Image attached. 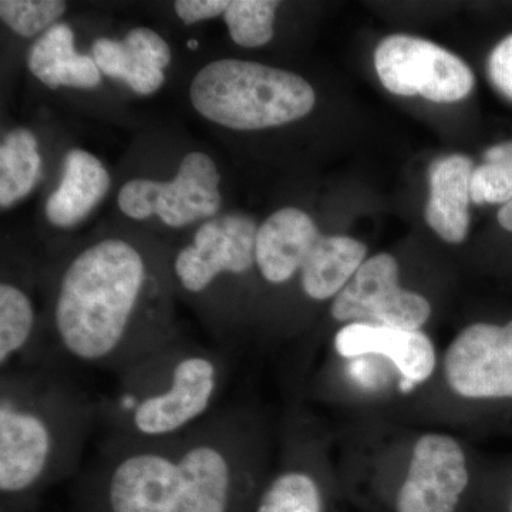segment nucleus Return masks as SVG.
Returning a JSON list of instances; mask_svg holds the SVG:
<instances>
[{"instance_id":"a878e982","label":"nucleus","mask_w":512,"mask_h":512,"mask_svg":"<svg viewBox=\"0 0 512 512\" xmlns=\"http://www.w3.org/2000/svg\"><path fill=\"white\" fill-rule=\"evenodd\" d=\"M498 222H500L501 227L512 232V201L505 204L498 212Z\"/></svg>"},{"instance_id":"f257e3e1","label":"nucleus","mask_w":512,"mask_h":512,"mask_svg":"<svg viewBox=\"0 0 512 512\" xmlns=\"http://www.w3.org/2000/svg\"><path fill=\"white\" fill-rule=\"evenodd\" d=\"M168 262L124 237H103L67 256L50 278L47 360L63 357L119 372L180 338Z\"/></svg>"},{"instance_id":"4468645a","label":"nucleus","mask_w":512,"mask_h":512,"mask_svg":"<svg viewBox=\"0 0 512 512\" xmlns=\"http://www.w3.org/2000/svg\"><path fill=\"white\" fill-rule=\"evenodd\" d=\"M322 237L311 215L286 207L262 222L256 235V269L266 284L282 286L301 274Z\"/></svg>"},{"instance_id":"412c9836","label":"nucleus","mask_w":512,"mask_h":512,"mask_svg":"<svg viewBox=\"0 0 512 512\" xmlns=\"http://www.w3.org/2000/svg\"><path fill=\"white\" fill-rule=\"evenodd\" d=\"M278 8L274 0H229L222 18L232 42L247 49L271 42Z\"/></svg>"},{"instance_id":"423d86ee","label":"nucleus","mask_w":512,"mask_h":512,"mask_svg":"<svg viewBox=\"0 0 512 512\" xmlns=\"http://www.w3.org/2000/svg\"><path fill=\"white\" fill-rule=\"evenodd\" d=\"M194 110L217 126L265 130L301 120L315 107V90L298 74L258 62L218 59L190 84Z\"/></svg>"},{"instance_id":"5701e85b","label":"nucleus","mask_w":512,"mask_h":512,"mask_svg":"<svg viewBox=\"0 0 512 512\" xmlns=\"http://www.w3.org/2000/svg\"><path fill=\"white\" fill-rule=\"evenodd\" d=\"M67 10L62 0H2L0 18L12 32L25 39L43 35L59 23Z\"/></svg>"},{"instance_id":"f8f14e48","label":"nucleus","mask_w":512,"mask_h":512,"mask_svg":"<svg viewBox=\"0 0 512 512\" xmlns=\"http://www.w3.org/2000/svg\"><path fill=\"white\" fill-rule=\"evenodd\" d=\"M92 56L104 76L121 80L140 96L164 86L165 70L173 60L167 40L150 28L128 30L123 40L100 37L94 40Z\"/></svg>"},{"instance_id":"6e6552de","label":"nucleus","mask_w":512,"mask_h":512,"mask_svg":"<svg viewBox=\"0 0 512 512\" xmlns=\"http://www.w3.org/2000/svg\"><path fill=\"white\" fill-rule=\"evenodd\" d=\"M375 67L383 86L397 96L453 103L474 87V74L460 57L420 37H386L377 46Z\"/></svg>"},{"instance_id":"9d476101","label":"nucleus","mask_w":512,"mask_h":512,"mask_svg":"<svg viewBox=\"0 0 512 512\" xmlns=\"http://www.w3.org/2000/svg\"><path fill=\"white\" fill-rule=\"evenodd\" d=\"M444 375L464 399H512V319L461 330L444 356Z\"/></svg>"},{"instance_id":"0eeeda50","label":"nucleus","mask_w":512,"mask_h":512,"mask_svg":"<svg viewBox=\"0 0 512 512\" xmlns=\"http://www.w3.org/2000/svg\"><path fill=\"white\" fill-rule=\"evenodd\" d=\"M221 173L202 151L185 154L173 180L133 178L120 188L119 210L134 221L157 217L165 227L183 229L221 214Z\"/></svg>"},{"instance_id":"7ed1b4c3","label":"nucleus","mask_w":512,"mask_h":512,"mask_svg":"<svg viewBox=\"0 0 512 512\" xmlns=\"http://www.w3.org/2000/svg\"><path fill=\"white\" fill-rule=\"evenodd\" d=\"M97 423L99 402L50 363L0 373L2 512H28L73 476Z\"/></svg>"},{"instance_id":"aec40b11","label":"nucleus","mask_w":512,"mask_h":512,"mask_svg":"<svg viewBox=\"0 0 512 512\" xmlns=\"http://www.w3.org/2000/svg\"><path fill=\"white\" fill-rule=\"evenodd\" d=\"M323 495L316 477L303 468L278 474L259 495L254 512H322Z\"/></svg>"},{"instance_id":"a211bd4d","label":"nucleus","mask_w":512,"mask_h":512,"mask_svg":"<svg viewBox=\"0 0 512 512\" xmlns=\"http://www.w3.org/2000/svg\"><path fill=\"white\" fill-rule=\"evenodd\" d=\"M363 242L340 235H322L299 274L302 292L316 302L336 298L366 261Z\"/></svg>"},{"instance_id":"bb28decb","label":"nucleus","mask_w":512,"mask_h":512,"mask_svg":"<svg viewBox=\"0 0 512 512\" xmlns=\"http://www.w3.org/2000/svg\"><path fill=\"white\" fill-rule=\"evenodd\" d=\"M187 46L190 47V49L195 50L198 49V46H200V43L197 42L195 39L188 40Z\"/></svg>"},{"instance_id":"6ab92c4d","label":"nucleus","mask_w":512,"mask_h":512,"mask_svg":"<svg viewBox=\"0 0 512 512\" xmlns=\"http://www.w3.org/2000/svg\"><path fill=\"white\" fill-rule=\"evenodd\" d=\"M39 141L29 128H13L0 144V207L8 210L35 190L42 177Z\"/></svg>"},{"instance_id":"39448f33","label":"nucleus","mask_w":512,"mask_h":512,"mask_svg":"<svg viewBox=\"0 0 512 512\" xmlns=\"http://www.w3.org/2000/svg\"><path fill=\"white\" fill-rule=\"evenodd\" d=\"M258 228L241 212L217 215L168 261L174 291L190 299L221 342L238 325L237 288L256 269Z\"/></svg>"},{"instance_id":"f3484780","label":"nucleus","mask_w":512,"mask_h":512,"mask_svg":"<svg viewBox=\"0 0 512 512\" xmlns=\"http://www.w3.org/2000/svg\"><path fill=\"white\" fill-rule=\"evenodd\" d=\"M28 67L40 83L52 90L96 89L103 76L93 56L77 52L73 29L62 22L47 29L30 46Z\"/></svg>"},{"instance_id":"2eb2a0df","label":"nucleus","mask_w":512,"mask_h":512,"mask_svg":"<svg viewBox=\"0 0 512 512\" xmlns=\"http://www.w3.org/2000/svg\"><path fill=\"white\" fill-rule=\"evenodd\" d=\"M110 187V173L99 158L82 148L67 151L60 183L46 201L47 221L59 229L76 227L96 210Z\"/></svg>"},{"instance_id":"9b49d317","label":"nucleus","mask_w":512,"mask_h":512,"mask_svg":"<svg viewBox=\"0 0 512 512\" xmlns=\"http://www.w3.org/2000/svg\"><path fill=\"white\" fill-rule=\"evenodd\" d=\"M468 485L466 454L446 434H424L413 447L397 512H456Z\"/></svg>"},{"instance_id":"20e7f679","label":"nucleus","mask_w":512,"mask_h":512,"mask_svg":"<svg viewBox=\"0 0 512 512\" xmlns=\"http://www.w3.org/2000/svg\"><path fill=\"white\" fill-rule=\"evenodd\" d=\"M222 350L183 338L134 360L116 373L99 402L104 441L151 443L180 436L217 412L227 382Z\"/></svg>"},{"instance_id":"f03ea898","label":"nucleus","mask_w":512,"mask_h":512,"mask_svg":"<svg viewBox=\"0 0 512 512\" xmlns=\"http://www.w3.org/2000/svg\"><path fill=\"white\" fill-rule=\"evenodd\" d=\"M247 419L220 407L180 436L104 441L77 490L80 512H249L255 454Z\"/></svg>"},{"instance_id":"393cba45","label":"nucleus","mask_w":512,"mask_h":512,"mask_svg":"<svg viewBox=\"0 0 512 512\" xmlns=\"http://www.w3.org/2000/svg\"><path fill=\"white\" fill-rule=\"evenodd\" d=\"M488 72L494 86L512 100V36L495 47L488 60Z\"/></svg>"},{"instance_id":"ddd939ff","label":"nucleus","mask_w":512,"mask_h":512,"mask_svg":"<svg viewBox=\"0 0 512 512\" xmlns=\"http://www.w3.org/2000/svg\"><path fill=\"white\" fill-rule=\"evenodd\" d=\"M333 345L342 357H387L404 379L412 383L426 382L436 370V348L421 330L390 328L376 323H348L338 330Z\"/></svg>"},{"instance_id":"dca6fc26","label":"nucleus","mask_w":512,"mask_h":512,"mask_svg":"<svg viewBox=\"0 0 512 512\" xmlns=\"http://www.w3.org/2000/svg\"><path fill=\"white\" fill-rule=\"evenodd\" d=\"M473 171V161L461 154L431 164L426 221L448 244H461L467 237Z\"/></svg>"},{"instance_id":"b1692460","label":"nucleus","mask_w":512,"mask_h":512,"mask_svg":"<svg viewBox=\"0 0 512 512\" xmlns=\"http://www.w3.org/2000/svg\"><path fill=\"white\" fill-rule=\"evenodd\" d=\"M229 0H178L174 3V12L184 25L205 22L224 16Z\"/></svg>"},{"instance_id":"1a4fd4ad","label":"nucleus","mask_w":512,"mask_h":512,"mask_svg":"<svg viewBox=\"0 0 512 512\" xmlns=\"http://www.w3.org/2000/svg\"><path fill=\"white\" fill-rule=\"evenodd\" d=\"M332 318L340 323H376L403 330H420L431 316L430 302L399 285V265L389 254L366 259L332 303Z\"/></svg>"},{"instance_id":"4be33fe9","label":"nucleus","mask_w":512,"mask_h":512,"mask_svg":"<svg viewBox=\"0 0 512 512\" xmlns=\"http://www.w3.org/2000/svg\"><path fill=\"white\" fill-rule=\"evenodd\" d=\"M471 200L477 205L512 201V141L485 151L471 177Z\"/></svg>"}]
</instances>
